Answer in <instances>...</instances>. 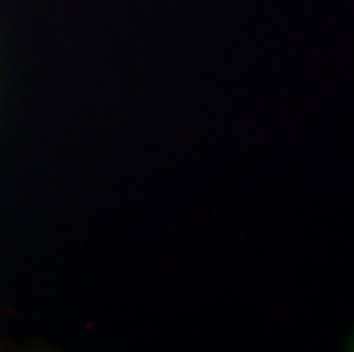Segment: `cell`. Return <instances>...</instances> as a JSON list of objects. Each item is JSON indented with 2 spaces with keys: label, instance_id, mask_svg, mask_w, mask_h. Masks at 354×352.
<instances>
[]
</instances>
